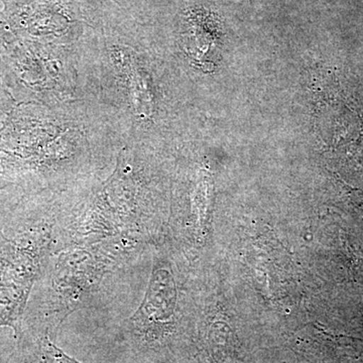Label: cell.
<instances>
[{
  "instance_id": "obj_1",
  "label": "cell",
  "mask_w": 363,
  "mask_h": 363,
  "mask_svg": "<svg viewBox=\"0 0 363 363\" xmlns=\"http://www.w3.org/2000/svg\"><path fill=\"white\" fill-rule=\"evenodd\" d=\"M43 363H80L69 357L55 344L45 341L43 344Z\"/></svg>"
}]
</instances>
